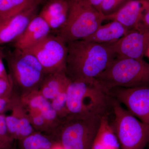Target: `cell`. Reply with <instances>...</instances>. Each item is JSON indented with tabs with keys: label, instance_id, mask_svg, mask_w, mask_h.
I'll list each match as a JSON object with an SVG mask.
<instances>
[{
	"label": "cell",
	"instance_id": "obj_30",
	"mask_svg": "<svg viewBox=\"0 0 149 149\" xmlns=\"http://www.w3.org/2000/svg\"><path fill=\"white\" fill-rule=\"evenodd\" d=\"M5 53L3 51V49L0 47V58H1L3 59L4 58Z\"/></svg>",
	"mask_w": 149,
	"mask_h": 149
},
{
	"label": "cell",
	"instance_id": "obj_12",
	"mask_svg": "<svg viewBox=\"0 0 149 149\" xmlns=\"http://www.w3.org/2000/svg\"><path fill=\"white\" fill-rule=\"evenodd\" d=\"M149 9V1L129 0L114 13L104 16L105 20L116 21L130 31L137 30L144 14Z\"/></svg>",
	"mask_w": 149,
	"mask_h": 149
},
{
	"label": "cell",
	"instance_id": "obj_32",
	"mask_svg": "<svg viewBox=\"0 0 149 149\" xmlns=\"http://www.w3.org/2000/svg\"><path fill=\"white\" fill-rule=\"evenodd\" d=\"M145 56L147 57L148 58H149V47L148 48V49H147V51H146V53H145Z\"/></svg>",
	"mask_w": 149,
	"mask_h": 149
},
{
	"label": "cell",
	"instance_id": "obj_11",
	"mask_svg": "<svg viewBox=\"0 0 149 149\" xmlns=\"http://www.w3.org/2000/svg\"><path fill=\"white\" fill-rule=\"evenodd\" d=\"M110 44L117 56L143 59L149 47V30L144 32L132 30Z\"/></svg>",
	"mask_w": 149,
	"mask_h": 149
},
{
	"label": "cell",
	"instance_id": "obj_28",
	"mask_svg": "<svg viewBox=\"0 0 149 149\" xmlns=\"http://www.w3.org/2000/svg\"><path fill=\"white\" fill-rule=\"evenodd\" d=\"M86 1L100 11V6L103 0H86Z\"/></svg>",
	"mask_w": 149,
	"mask_h": 149
},
{
	"label": "cell",
	"instance_id": "obj_23",
	"mask_svg": "<svg viewBox=\"0 0 149 149\" xmlns=\"http://www.w3.org/2000/svg\"><path fill=\"white\" fill-rule=\"evenodd\" d=\"M129 0H103L100 8V12L104 16L114 13Z\"/></svg>",
	"mask_w": 149,
	"mask_h": 149
},
{
	"label": "cell",
	"instance_id": "obj_21",
	"mask_svg": "<svg viewBox=\"0 0 149 149\" xmlns=\"http://www.w3.org/2000/svg\"><path fill=\"white\" fill-rule=\"evenodd\" d=\"M5 113L0 114V149H8L14 139L7 126Z\"/></svg>",
	"mask_w": 149,
	"mask_h": 149
},
{
	"label": "cell",
	"instance_id": "obj_3",
	"mask_svg": "<svg viewBox=\"0 0 149 149\" xmlns=\"http://www.w3.org/2000/svg\"><path fill=\"white\" fill-rule=\"evenodd\" d=\"M112 100L95 83L71 81L67 91V116L109 115Z\"/></svg>",
	"mask_w": 149,
	"mask_h": 149
},
{
	"label": "cell",
	"instance_id": "obj_29",
	"mask_svg": "<svg viewBox=\"0 0 149 149\" xmlns=\"http://www.w3.org/2000/svg\"><path fill=\"white\" fill-rule=\"evenodd\" d=\"M91 149H112L108 148H105L100 144H99L97 142H96L94 141L93 146H92V148Z\"/></svg>",
	"mask_w": 149,
	"mask_h": 149
},
{
	"label": "cell",
	"instance_id": "obj_8",
	"mask_svg": "<svg viewBox=\"0 0 149 149\" xmlns=\"http://www.w3.org/2000/svg\"><path fill=\"white\" fill-rule=\"evenodd\" d=\"M25 50L37 58L47 75L61 71L65 72L67 45L57 35L50 34Z\"/></svg>",
	"mask_w": 149,
	"mask_h": 149
},
{
	"label": "cell",
	"instance_id": "obj_15",
	"mask_svg": "<svg viewBox=\"0 0 149 149\" xmlns=\"http://www.w3.org/2000/svg\"><path fill=\"white\" fill-rule=\"evenodd\" d=\"M20 99L22 103L26 109L36 111L42 115L52 127L53 131L61 119L49 100L41 95L38 91L20 97Z\"/></svg>",
	"mask_w": 149,
	"mask_h": 149
},
{
	"label": "cell",
	"instance_id": "obj_24",
	"mask_svg": "<svg viewBox=\"0 0 149 149\" xmlns=\"http://www.w3.org/2000/svg\"><path fill=\"white\" fill-rule=\"evenodd\" d=\"M10 77H0V98L11 95L15 93Z\"/></svg>",
	"mask_w": 149,
	"mask_h": 149
},
{
	"label": "cell",
	"instance_id": "obj_18",
	"mask_svg": "<svg viewBox=\"0 0 149 149\" xmlns=\"http://www.w3.org/2000/svg\"><path fill=\"white\" fill-rule=\"evenodd\" d=\"M71 81L65 71L47 74L38 91L45 98L51 101L60 93L67 91Z\"/></svg>",
	"mask_w": 149,
	"mask_h": 149
},
{
	"label": "cell",
	"instance_id": "obj_4",
	"mask_svg": "<svg viewBox=\"0 0 149 149\" xmlns=\"http://www.w3.org/2000/svg\"><path fill=\"white\" fill-rule=\"evenodd\" d=\"M4 58L14 91L20 97L39 90L47 74L33 54L15 48L5 53Z\"/></svg>",
	"mask_w": 149,
	"mask_h": 149
},
{
	"label": "cell",
	"instance_id": "obj_20",
	"mask_svg": "<svg viewBox=\"0 0 149 149\" xmlns=\"http://www.w3.org/2000/svg\"><path fill=\"white\" fill-rule=\"evenodd\" d=\"M42 0H0V22Z\"/></svg>",
	"mask_w": 149,
	"mask_h": 149
},
{
	"label": "cell",
	"instance_id": "obj_9",
	"mask_svg": "<svg viewBox=\"0 0 149 149\" xmlns=\"http://www.w3.org/2000/svg\"><path fill=\"white\" fill-rule=\"evenodd\" d=\"M108 93L141 122L149 124V87H117Z\"/></svg>",
	"mask_w": 149,
	"mask_h": 149
},
{
	"label": "cell",
	"instance_id": "obj_27",
	"mask_svg": "<svg viewBox=\"0 0 149 149\" xmlns=\"http://www.w3.org/2000/svg\"><path fill=\"white\" fill-rule=\"evenodd\" d=\"M3 59V58H0V77H8L9 76L8 73L6 70Z\"/></svg>",
	"mask_w": 149,
	"mask_h": 149
},
{
	"label": "cell",
	"instance_id": "obj_1",
	"mask_svg": "<svg viewBox=\"0 0 149 149\" xmlns=\"http://www.w3.org/2000/svg\"><path fill=\"white\" fill-rule=\"evenodd\" d=\"M67 45L65 73L71 81L94 84L96 77L117 56L110 43L101 44L80 40Z\"/></svg>",
	"mask_w": 149,
	"mask_h": 149
},
{
	"label": "cell",
	"instance_id": "obj_7",
	"mask_svg": "<svg viewBox=\"0 0 149 149\" xmlns=\"http://www.w3.org/2000/svg\"><path fill=\"white\" fill-rule=\"evenodd\" d=\"M112 108L113 118L111 125L120 149H145L149 144V124L137 119L113 98Z\"/></svg>",
	"mask_w": 149,
	"mask_h": 149
},
{
	"label": "cell",
	"instance_id": "obj_33",
	"mask_svg": "<svg viewBox=\"0 0 149 149\" xmlns=\"http://www.w3.org/2000/svg\"><path fill=\"white\" fill-rule=\"evenodd\" d=\"M145 1H149V0H145Z\"/></svg>",
	"mask_w": 149,
	"mask_h": 149
},
{
	"label": "cell",
	"instance_id": "obj_5",
	"mask_svg": "<svg viewBox=\"0 0 149 149\" xmlns=\"http://www.w3.org/2000/svg\"><path fill=\"white\" fill-rule=\"evenodd\" d=\"M103 117L66 116L61 119L50 136L63 149H91Z\"/></svg>",
	"mask_w": 149,
	"mask_h": 149
},
{
	"label": "cell",
	"instance_id": "obj_26",
	"mask_svg": "<svg viewBox=\"0 0 149 149\" xmlns=\"http://www.w3.org/2000/svg\"><path fill=\"white\" fill-rule=\"evenodd\" d=\"M149 30V9L146 12L139 26L137 28V31L144 32Z\"/></svg>",
	"mask_w": 149,
	"mask_h": 149
},
{
	"label": "cell",
	"instance_id": "obj_2",
	"mask_svg": "<svg viewBox=\"0 0 149 149\" xmlns=\"http://www.w3.org/2000/svg\"><path fill=\"white\" fill-rule=\"evenodd\" d=\"M106 93L115 88L149 87V63L143 59L116 56L95 79Z\"/></svg>",
	"mask_w": 149,
	"mask_h": 149
},
{
	"label": "cell",
	"instance_id": "obj_31",
	"mask_svg": "<svg viewBox=\"0 0 149 149\" xmlns=\"http://www.w3.org/2000/svg\"><path fill=\"white\" fill-rule=\"evenodd\" d=\"M52 149H63V148L61 146H60V145H59V144H58V143L57 145H56V146L55 147H54V148H53Z\"/></svg>",
	"mask_w": 149,
	"mask_h": 149
},
{
	"label": "cell",
	"instance_id": "obj_17",
	"mask_svg": "<svg viewBox=\"0 0 149 149\" xmlns=\"http://www.w3.org/2000/svg\"><path fill=\"white\" fill-rule=\"evenodd\" d=\"M130 31L118 22L111 21L102 24L92 35L83 40L101 44H109L118 41Z\"/></svg>",
	"mask_w": 149,
	"mask_h": 149
},
{
	"label": "cell",
	"instance_id": "obj_10",
	"mask_svg": "<svg viewBox=\"0 0 149 149\" xmlns=\"http://www.w3.org/2000/svg\"><path fill=\"white\" fill-rule=\"evenodd\" d=\"M40 4L28 7L0 22V45L14 42L26 29L37 14Z\"/></svg>",
	"mask_w": 149,
	"mask_h": 149
},
{
	"label": "cell",
	"instance_id": "obj_22",
	"mask_svg": "<svg viewBox=\"0 0 149 149\" xmlns=\"http://www.w3.org/2000/svg\"><path fill=\"white\" fill-rule=\"evenodd\" d=\"M67 91L60 93L50 101L52 106L61 119L67 116L66 108Z\"/></svg>",
	"mask_w": 149,
	"mask_h": 149
},
{
	"label": "cell",
	"instance_id": "obj_6",
	"mask_svg": "<svg viewBox=\"0 0 149 149\" xmlns=\"http://www.w3.org/2000/svg\"><path fill=\"white\" fill-rule=\"evenodd\" d=\"M68 12L65 24L56 35L66 44L83 40L97 29L104 16L86 0H67Z\"/></svg>",
	"mask_w": 149,
	"mask_h": 149
},
{
	"label": "cell",
	"instance_id": "obj_16",
	"mask_svg": "<svg viewBox=\"0 0 149 149\" xmlns=\"http://www.w3.org/2000/svg\"><path fill=\"white\" fill-rule=\"evenodd\" d=\"M68 12L67 0H46L38 14L45 20L52 30L57 31L65 23Z\"/></svg>",
	"mask_w": 149,
	"mask_h": 149
},
{
	"label": "cell",
	"instance_id": "obj_13",
	"mask_svg": "<svg viewBox=\"0 0 149 149\" xmlns=\"http://www.w3.org/2000/svg\"><path fill=\"white\" fill-rule=\"evenodd\" d=\"M10 111L11 113L6 115V122L14 140L19 141L36 132L20 97Z\"/></svg>",
	"mask_w": 149,
	"mask_h": 149
},
{
	"label": "cell",
	"instance_id": "obj_19",
	"mask_svg": "<svg viewBox=\"0 0 149 149\" xmlns=\"http://www.w3.org/2000/svg\"><path fill=\"white\" fill-rule=\"evenodd\" d=\"M19 141L20 149H52L58 144L50 135L37 132Z\"/></svg>",
	"mask_w": 149,
	"mask_h": 149
},
{
	"label": "cell",
	"instance_id": "obj_14",
	"mask_svg": "<svg viewBox=\"0 0 149 149\" xmlns=\"http://www.w3.org/2000/svg\"><path fill=\"white\" fill-rule=\"evenodd\" d=\"M52 30L45 20L37 14L22 35L13 42L15 48L25 50L36 45L50 34Z\"/></svg>",
	"mask_w": 149,
	"mask_h": 149
},
{
	"label": "cell",
	"instance_id": "obj_25",
	"mask_svg": "<svg viewBox=\"0 0 149 149\" xmlns=\"http://www.w3.org/2000/svg\"><path fill=\"white\" fill-rule=\"evenodd\" d=\"M19 97V96L15 92L9 97L0 98V114L9 111Z\"/></svg>",
	"mask_w": 149,
	"mask_h": 149
}]
</instances>
